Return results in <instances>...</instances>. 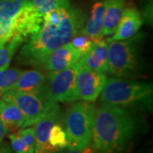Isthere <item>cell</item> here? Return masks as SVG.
<instances>
[{"instance_id": "cell-1", "label": "cell", "mask_w": 153, "mask_h": 153, "mask_svg": "<svg viewBox=\"0 0 153 153\" xmlns=\"http://www.w3.org/2000/svg\"><path fill=\"white\" fill-rule=\"evenodd\" d=\"M84 22V14L71 5L46 13L39 31L23 44L19 60L24 65L40 67L51 52L70 43Z\"/></svg>"}, {"instance_id": "cell-2", "label": "cell", "mask_w": 153, "mask_h": 153, "mask_svg": "<svg viewBox=\"0 0 153 153\" xmlns=\"http://www.w3.org/2000/svg\"><path fill=\"white\" fill-rule=\"evenodd\" d=\"M135 134L136 121L126 108L103 105L95 110L91 145L100 153H123Z\"/></svg>"}, {"instance_id": "cell-3", "label": "cell", "mask_w": 153, "mask_h": 153, "mask_svg": "<svg viewBox=\"0 0 153 153\" xmlns=\"http://www.w3.org/2000/svg\"><path fill=\"white\" fill-rule=\"evenodd\" d=\"M153 87L150 82H140L125 77L107 78L100 94L102 105L128 108L136 105H152Z\"/></svg>"}, {"instance_id": "cell-4", "label": "cell", "mask_w": 153, "mask_h": 153, "mask_svg": "<svg viewBox=\"0 0 153 153\" xmlns=\"http://www.w3.org/2000/svg\"><path fill=\"white\" fill-rule=\"evenodd\" d=\"M95 110L93 102L81 100L74 101L66 111L64 117L65 132L68 141L66 148L80 149L91 144Z\"/></svg>"}, {"instance_id": "cell-5", "label": "cell", "mask_w": 153, "mask_h": 153, "mask_svg": "<svg viewBox=\"0 0 153 153\" xmlns=\"http://www.w3.org/2000/svg\"><path fill=\"white\" fill-rule=\"evenodd\" d=\"M107 42L108 72L118 77H136L141 74L142 64L136 39Z\"/></svg>"}, {"instance_id": "cell-6", "label": "cell", "mask_w": 153, "mask_h": 153, "mask_svg": "<svg viewBox=\"0 0 153 153\" xmlns=\"http://www.w3.org/2000/svg\"><path fill=\"white\" fill-rule=\"evenodd\" d=\"M77 63L58 71H49L43 94L52 103H66L77 100L76 76Z\"/></svg>"}, {"instance_id": "cell-7", "label": "cell", "mask_w": 153, "mask_h": 153, "mask_svg": "<svg viewBox=\"0 0 153 153\" xmlns=\"http://www.w3.org/2000/svg\"><path fill=\"white\" fill-rule=\"evenodd\" d=\"M1 98L13 102L21 110L24 116V124L22 128L34 125L45 115L51 105L54 104L42 93L9 90L4 94Z\"/></svg>"}, {"instance_id": "cell-8", "label": "cell", "mask_w": 153, "mask_h": 153, "mask_svg": "<svg viewBox=\"0 0 153 153\" xmlns=\"http://www.w3.org/2000/svg\"><path fill=\"white\" fill-rule=\"evenodd\" d=\"M106 80L105 73L78 66L76 76L77 100L94 102L100 96Z\"/></svg>"}, {"instance_id": "cell-9", "label": "cell", "mask_w": 153, "mask_h": 153, "mask_svg": "<svg viewBox=\"0 0 153 153\" xmlns=\"http://www.w3.org/2000/svg\"><path fill=\"white\" fill-rule=\"evenodd\" d=\"M61 122V108L58 103L51 105L44 117L34 124L35 149L34 153H53L58 151L49 143V131L52 126Z\"/></svg>"}, {"instance_id": "cell-10", "label": "cell", "mask_w": 153, "mask_h": 153, "mask_svg": "<svg viewBox=\"0 0 153 153\" xmlns=\"http://www.w3.org/2000/svg\"><path fill=\"white\" fill-rule=\"evenodd\" d=\"M81 57V54L68 43L51 52L41 66L49 71H61L76 64Z\"/></svg>"}, {"instance_id": "cell-11", "label": "cell", "mask_w": 153, "mask_h": 153, "mask_svg": "<svg viewBox=\"0 0 153 153\" xmlns=\"http://www.w3.org/2000/svg\"><path fill=\"white\" fill-rule=\"evenodd\" d=\"M30 0H0V46L10 39L11 29L17 15Z\"/></svg>"}, {"instance_id": "cell-12", "label": "cell", "mask_w": 153, "mask_h": 153, "mask_svg": "<svg viewBox=\"0 0 153 153\" xmlns=\"http://www.w3.org/2000/svg\"><path fill=\"white\" fill-rule=\"evenodd\" d=\"M143 19L134 7H127L122 14L117 29L110 40H125L133 38L142 27Z\"/></svg>"}, {"instance_id": "cell-13", "label": "cell", "mask_w": 153, "mask_h": 153, "mask_svg": "<svg viewBox=\"0 0 153 153\" xmlns=\"http://www.w3.org/2000/svg\"><path fill=\"white\" fill-rule=\"evenodd\" d=\"M78 66L97 72L105 73L108 71L107 42L100 40L94 43L91 49L83 55L77 62Z\"/></svg>"}, {"instance_id": "cell-14", "label": "cell", "mask_w": 153, "mask_h": 153, "mask_svg": "<svg viewBox=\"0 0 153 153\" xmlns=\"http://www.w3.org/2000/svg\"><path fill=\"white\" fill-rule=\"evenodd\" d=\"M105 16V0H97L94 3L88 19L82 26V33L93 40L94 43L99 42L104 38L103 24Z\"/></svg>"}, {"instance_id": "cell-15", "label": "cell", "mask_w": 153, "mask_h": 153, "mask_svg": "<svg viewBox=\"0 0 153 153\" xmlns=\"http://www.w3.org/2000/svg\"><path fill=\"white\" fill-rule=\"evenodd\" d=\"M0 119L5 134L21 129L24 124V116L16 105L0 97Z\"/></svg>"}, {"instance_id": "cell-16", "label": "cell", "mask_w": 153, "mask_h": 153, "mask_svg": "<svg viewBox=\"0 0 153 153\" xmlns=\"http://www.w3.org/2000/svg\"><path fill=\"white\" fill-rule=\"evenodd\" d=\"M47 75L38 70L23 71L19 76L16 82L10 90L28 92V93H42L46 85Z\"/></svg>"}, {"instance_id": "cell-17", "label": "cell", "mask_w": 153, "mask_h": 153, "mask_svg": "<svg viewBox=\"0 0 153 153\" xmlns=\"http://www.w3.org/2000/svg\"><path fill=\"white\" fill-rule=\"evenodd\" d=\"M125 3L126 0H105L104 36L108 37L114 33L125 9Z\"/></svg>"}, {"instance_id": "cell-18", "label": "cell", "mask_w": 153, "mask_h": 153, "mask_svg": "<svg viewBox=\"0 0 153 153\" xmlns=\"http://www.w3.org/2000/svg\"><path fill=\"white\" fill-rule=\"evenodd\" d=\"M23 44L24 41L22 39L14 38L0 46V71L10 66L13 56Z\"/></svg>"}, {"instance_id": "cell-19", "label": "cell", "mask_w": 153, "mask_h": 153, "mask_svg": "<svg viewBox=\"0 0 153 153\" xmlns=\"http://www.w3.org/2000/svg\"><path fill=\"white\" fill-rule=\"evenodd\" d=\"M22 71L18 68L9 67L0 71V97L7 91L10 90Z\"/></svg>"}, {"instance_id": "cell-20", "label": "cell", "mask_w": 153, "mask_h": 153, "mask_svg": "<svg viewBox=\"0 0 153 153\" xmlns=\"http://www.w3.org/2000/svg\"><path fill=\"white\" fill-rule=\"evenodd\" d=\"M57 123L52 126L49 134V143L51 146L55 148L56 150L65 149L68 146L67 137L65 129Z\"/></svg>"}, {"instance_id": "cell-21", "label": "cell", "mask_w": 153, "mask_h": 153, "mask_svg": "<svg viewBox=\"0 0 153 153\" xmlns=\"http://www.w3.org/2000/svg\"><path fill=\"white\" fill-rule=\"evenodd\" d=\"M34 8L44 16L49 11L70 6V0H30Z\"/></svg>"}, {"instance_id": "cell-22", "label": "cell", "mask_w": 153, "mask_h": 153, "mask_svg": "<svg viewBox=\"0 0 153 153\" xmlns=\"http://www.w3.org/2000/svg\"><path fill=\"white\" fill-rule=\"evenodd\" d=\"M71 44L74 47V49H76L81 55H85L89 49H91L94 42L91 38L87 36L85 33H83L80 30L76 33L70 41Z\"/></svg>"}, {"instance_id": "cell-23", "label": "cell", "mask_w": 153, "mask_h": 153, "mask_svg": "<svg viewBox=\"0 0 153 153\" xmlns=\"http://www.w3.org/2000/svg\"><path fill=\"white\" fill-rule=\"evenodd\" d=\"M9 139L10 140L12 150L16 153H34V149L29 147L17 132L10 134Z\"/></svg>"}, {"instance_id": "cell-24", "label": "cell", "mask_w": 153, "mask_h": 153, "mask_svg": "<svg viewBox=\"0 0 153 153\" xmlns=\"http://www.w3.org/2000/svg\"><path fill=\"white\" fill-rule=\"evenodd\" d=\"M17 133L21 136L23 141L29 147L35 149V129L34 127H26L22 129H19Z\"/></svg>"}, {"instance_id": "cell-25", "label": "cell", "mask_w": 153, "mask_h": 153, "mask_svg": "<svg viewBox=\"0 0 153 153\" xmlns=\"http://www.w3.org/2000/svg\"><path fill=\"white\" fill-rule=\"evenodd\" d=\"M66 153H100L91 144L88 145L84 147L80 148V149H72V148H67Z\"/></svg>"}, {"instance_id": "cell-26", "label": "cell", "mask_w": 153, "mask_h": 153, "mask_svg": "<svg viewBox=\"0 0 153 153\" xmlns=\"http://www.w3.org/2000/svg\"><path fill=\"white\" fill-rule=\"evenodd\" d=\"M0 153H14L11 151L10 148L7 147L6 146H0Z\"/></svg>"}, {"instance_id": "cell-27", "label": "cell", "mask_w": 153, "mask_h": 153, "mask_svg": "<svg viewBox=\"0 0 153 153\" xmlns=\"http://www.w3.org/2000/svg\"><path fill=\"white\" fill-rule=\"evenodd\" d=\"M4 135H5V134H4V127H3L2 122H1V119H0V143L2 142Z\"/></svg>"}, {"instance_id": "cell-28", "label": "cell", "mask_w": 153, "mask_h": 153, "mask_svg": "<svg viewBox=\"0 0 153 153\" xmlns=\"http://www.w3.org/2000/svg\"><path fill=\"white\" fill-rule=\"evenodd\" d=\"M53 153H66V151L63 150V149H60V150H58V151H56V152Z\"/></svg>"}]
</instances>
